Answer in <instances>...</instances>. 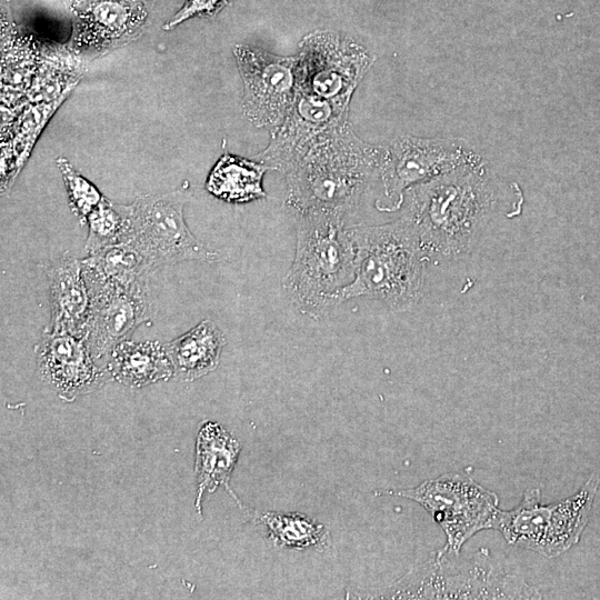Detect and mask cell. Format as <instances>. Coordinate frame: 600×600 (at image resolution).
Returning <instances> with one entry per match:
<instances>
[{"label": "cell", "mask_w": 600, "mask_h": 600, "mask_svg": "<svg viewBox=\"0 0 600 600\" xmlns=\"http://www.w3.org/2000/svg\"><path fill=\"white\" fill-rule=\"evenodd\" d=\"M233 52L243 82V114L252 124L272 134L294 104L299 87V56L282 57L240 44Z\"/></svg>", "instance_id": "8"}, {"label": "cell", "mask_w": 600, "mask_h": 600, "mask_svg": "<svg viewBox=\"0 0 600 600\" xmlns=\"http://www.w3.org/2000/svg\"><path fill=\"white\" fill-rule=\"evenodd\" d=\"M56 162L64 182L69 207L80 224L84 226L104 196L69 160L59 157Z\"/></svg>", "instance_id": "23"}, {"label": "cell", "mask_w": 600, "mask_h": 600, "mask_svg": "<svg viewBox=\"0 0 600 600\" xmlns=\"http://www.w3.org/2000/svg\"><path fill=\"white\" fill-rule=\"evenodd\" d=\"M268 166L229 153L223 154L211 169L206 189L229 203H247L266 198L262 187Z\"/></svg>", "instance_id": "19"}, {"label": "cell", "mask_w": 600, "mask_h": 600, "mask_svg": "<svg viewBox=\"0 0 600 600\" xmlns=\"http://www.w3.org/2000/svg\"><path fill=\"white\" fill-rule=\"evenodd\" d=\"M381 147L359 139L349 122L327 132L283 174L286 206L294 213L347 217L370 180L379 174Z\"/></svg>", "instance_id": "1"}, {"label": "cell", "mask_w": 600, "mask_h": 600, "mask_svg": "<svg viewBox=\"0 0 600 600\" xmlns=\"http://www.w3.org/2000/svg\"><path fill=\"white\" fill-rule=\"evenodd\" d=\"M461 167L459 157L441 141L403 137L381 148L379 177L389 204L399 209L411 187Z\"/></svg>", "instance_id": "14"}, {"label": "cell", "mask_w": 600, "mask_h": 600, "mask_svg": "<svg viewBox=\"0 0 600 600\" xmlns=\"http://www.w3.org/2000/svg\"><path fill=\"white\" fill-rule=\"evenodd\" d=\"M84 268L103 280L130 283L148 280L154 272L144 256L130 243L111 246L82 259Z\"/></svg>", "instance_id": "21"}, {"label": "cell", "mask_w": 600, "mask_h": 600, "mask_svg": "<svg viewBox=\"0 0 600 600\" xmlns=\"http://www.w3.org/2000/svg\"><path fill=\"white\" fill-rule=\"evenodd\" d=\"M348 110L298 87L290 113L256 160L284 173L322 136L349 122Z\"/></svg>", "instance_id": "13"}, {"label": "cell", "mask_w": 600, "mask_h": 600, "mask_svg": "<svg viewBox=\"0 0 600 600\" xmlns=\"http://www.w3.org/2000/svg\"><path fill=\"white\" fill-rule=\"evenodd\" d=\"M354 246V277L332 298V309L358 297L381 301L390 310L407 311L420 300L426 256L412 224L399 220L349 227Z\"/></svg>", "instance_id": "3"}, {"label": "cell", "mask_w": 600, "mask_h": 600, "mask_svg": "<svg viewBox=\"0 0 600 600\" xmlns=\"http://www.w3.org/2000/svg\"><path fill=\"white\" fill-rule=\"evenodd\" d=\"M294 216L296 251L282 289L300 313L318 320L332 311L333 296L353 280L354 246L344 216Z\"/></svg>", "instance_id": "4"}, {"label": "cell", "mask_w": 600, "mask_h": 600, "mask_svg": "<svg viewBox=\"0 0 600 600\" xmlns=\"http://www.w3.org/2000/svg\"><path fill=\"white\" fill-rule=\"evenodd\" d=\"M241 451V443L221 424L204 421L196 439V479L197 496L194 507L198 516L202 517V498L206 492L212 493L219 487L234 499L244 511L246 508L232 491L231 476Z\"/></svg>", "instance_id": "16"}, {"label": "cell", "mask_w": 600, "mask_h": 600, "mask_svg": "<svg viewBox=\"0 0 600 600\" xmlns=\"http://www.w3.org/2000/svg\"><path fill=\"white\" fill-rule=\"evenodd\" d=\"M71 10L69 49L96 57L140 37L149 24L152 7L140 0H87Z\"/></svg>", "instance_id": "11"}, {"label": "cell", "mask_w": 600, "mask_h": 600, "mask_svg": "<svg viewBox=\"0 0 600 600\" xmlns=\"http://www.w3.org/2000/svg\"><path fill=\"white\" fill-rule=\"evenodd\" d=\"M377 496H398L419 503L441 527L447 543L443 549L459 554L476 533L490 529L497 512L498 497L467 473H447L402 490L377 491Z\"/></svg>", "instance_id": "7"}, {"label": "cell", "mask_w": 600, "mask_h": 600, "mask_svg": "<svg viewBox=\"0 0 600 600\" xmlns=\"http://www.w3.org/2000/svg\"><path fill=\"white\" fill-rule=\"evenodd\" d=\"M301 47L299 89L348 108L354 88L371 64L363 48L330 32L310 34Z\"/></svg>", "instance_id": "10"}, {"label": "cell", "mask_w": 600, "mask_h": 600, "mask_svg": "<svg viewBox=\"0 0 600 600\" xmlns=\"http://www.w3.org/2000/svg\"><path fill=\"white\" fill-rule=\"evenodd\" d=\"M83 272L91 296L84 338L96 360L106 366L111 350L129 339L140 324L149 322L157 309L148 280L130 283L103 280L84 266Z\"/></svg>", "instance_id": "9"}, {"label": "cell", "mask_w": 600, "mask_h": 600, "mask_svg": "<svg viewBox=\"0 0 600 600\" xmlns=\"http://www.w3.org/2000/svg\"><path fill=\"white\" fill-rule=\"evenodd\" d=\"M383 598L391 599H538L540 593L510 574L482 549L460 558L440 549L429 561L416 567Z\"/></svg>", "instance_id": "5"}, {"label": "cell", "mask_w": 600, "mask_h": 600, "mask_svg": "<svg viewBox=\"0 0 600 600\" xmlns=\"http://www.w3.org/2000/svg\"><path fill=\"white\" fill-rule=\"evenodd\" d=\"M43 268L50 303V321L46 331L84 337L91 296L82 260L66 251Z\"/></svg>", "instance_id": "15"}, {"label": "cell", "mask_w": 600, "mask_h": 600, "mask_svg": "<svg viewBox=\"0 0 600 600\" xmlns=\"http://www.w3.org/2000/svg\"><path fill=\"white\" fill-rule=\"evenodd\" d=\"M106 367L111 380L130 388H141L174 376L166 344L159 341L119 342L110 352Z\"/></svg>", "instance_id": "17"}, {"label": "cell", "mask_w": 600, "mask_h": 600, "mask_svg": "<svg viewBox=\"0 0 600 600\" xmlns=\"http://www.w3.org/2000/svg\"><path fill=\"white\" fill-rule=\"evenodd\" d=\"M87 226L84 250L88 254L127 243L130 233V206L113 202L104 197L88 217Z\"/></svg>", "instance_id": "22"}, {"label": "cell", "mask_w": 600, "mask_h": 600, "mask_svg": "<svg viewBox=\"0 0 600 600\" xmlns=\"http://www.w3.org/2000/svg\"><path fill=\"white\" fill-rule=\"evenodd\" d=\"M409 190L404 214L429 258L453 259L476 243L492 209V196L481 173L459 167Z\"/></svg>", "instance_id": "2"}, {"label": "cell", "mask_w": 600, "mask_h": 600, "mask_svg": "<svg viewBox=\"0 0 600 600\" xmlns=\"http://www.w3.org/2000/svg\"><path fill=\"white\" fill-rule=\"evenodd\" d=\"M191 192L188 184L162 194H142L130 203V233L127 243L137 248L154 271L181 261L216 262L209 249L189 229L184 206Z\"/></svg>", "instance_id": "6"}, {"label": "cell", "mask_w": 600, "mask_h": 600, "mask_svg": "<svg viewBox=\"0 0 600 600\" xmlns=\"http://www.w3.org/2000/svg\"><path fill=\"white\" fill-rule=\"evenodd\" d=\"M84 1H87V0H68L69 6H70L71 9L76 8L77 6L81 4ZM140 1L149 4L152 8H153V4L156 2V0H140Z\"/></svg>", "instance_id": "24"}, {"label": "cell", "mask_w": 600, "mask_h": 600, "mask_svg": "<svg viewBox=\"0 0 600 600\" xmlns=\"http://www.w3.org/2000/svg\"><path fill=\"white\" fill-rule=\"evenodd\" d=\"M34 352L41 380L66 402L111 380L107 367L96 360L84 337L44 331Z\"/></svg>", "instance_id": "12"}, {"label": "cell", "mask_w": 600, "mask_h": 600, "mask_svg": "<svg viewBox=\"0 0 600 600\" xmlns=\"http://www.w3.org/2000/svg\"><path fill=\"white\" fill-rule=\"evenodd\" d=\"M244 512L252 522L264 528L267 538L277 548L290 550H327L331 544L328 528L316 519L299 512Z\"/></svg>", "instance_id": "20"}, {"label": "cell", "mask_w": 600, "mask_h": 600, "mask_svg": "<svg viewBox=\"0 0 600 600\" xmlns=\"http://www.w3.org/2000/svg\"><path fill=\"white\" fill-rule=\"evenodd\" d=\"M227 343L224 333L210 319L166 343L172 361L174 377L182 382H192L217 369Z\"/></svg>", "instance_id": "18"}]
</instances>
